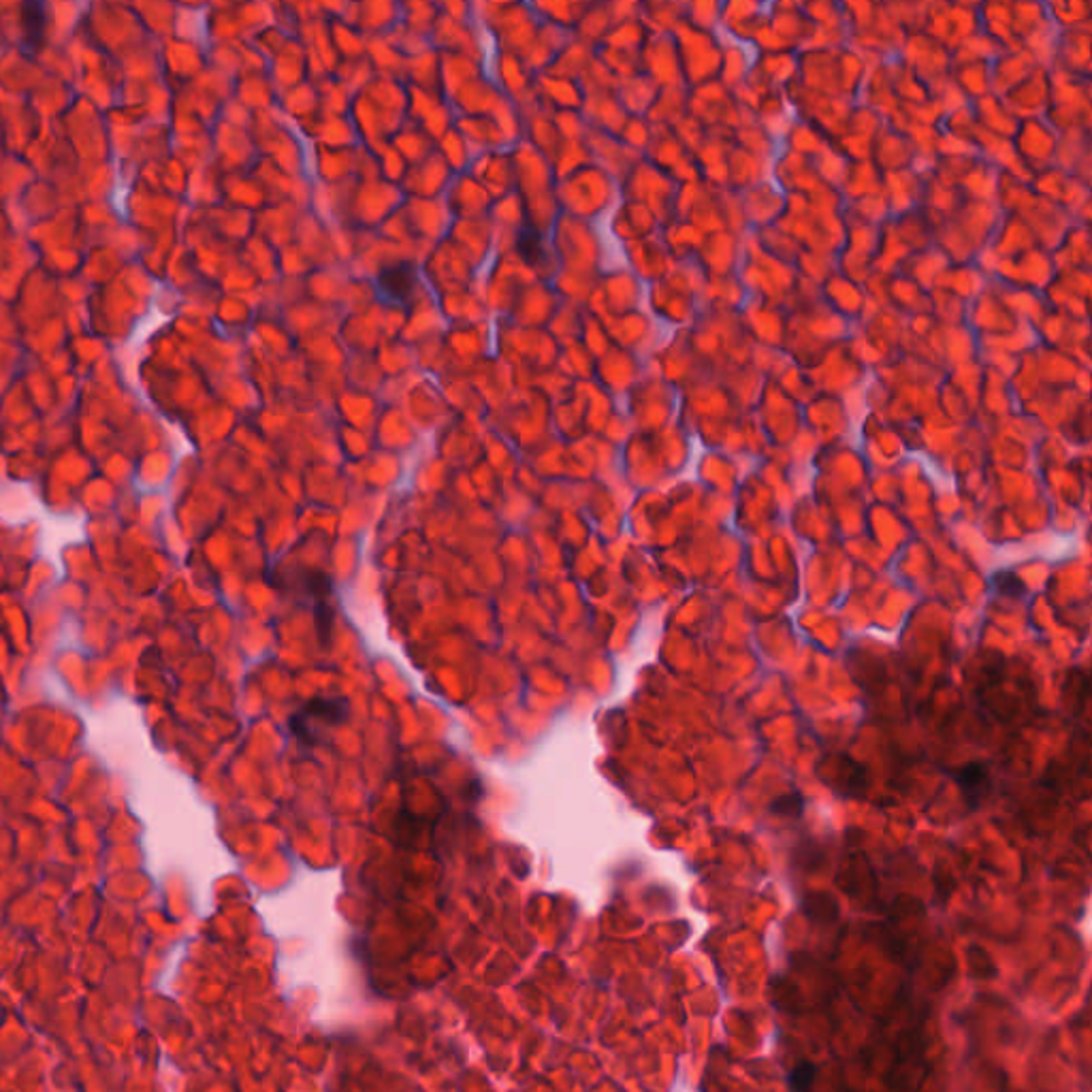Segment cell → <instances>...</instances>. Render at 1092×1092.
Here are the masks:
<instances>
[{"label": "cell", "instance_id": "cell-1", "mask_svg": "<svg viewBox=\"0 0 1092 1092\" xmlns=\"http://www.w3.org/2000/svg\"><path fill=\"white\" fill-rule=\"evenodd\" d=\"M348 713L350 706L346 698L318 695V698H312L304 706H299L291 717V722H288V727H291V732L297 736L299 743L316 745L318 738L327 730L344 723L348 720Z\"/></svg>", "mask_w": 1092, "mask_h": 1092}, {"label": "cell", "instance_id": "cell-2", "mask_svg": "<svg viewBox=\"0 0 1092 1092\" xmlns=\"http://www.w3.org/2000/svg\"><path fill=\"white\" fill-rule=\"evenodd\" d=\"M416 267L408 261H398L384 267L378 277V286L384 297L395 304H408L416 288Z\"/></svg>", "mask_w": 1092, "mask_h": 1092}, {"label": "cell", "instance_id": "cell-3", "mask_svg": "<svg viewBox=\"0 0 1092 1092\" xmlns=\"http://www.w3.org/2000/svg\"><path fill=\"white\" fill-rule=\"evenodd\" d=\"M19 24H21V43L30 51H37L48 37L49 16L48 5L43 3H24L19 7Z\"/></svg>", "mask_w": 1092, "mask_h": 1092}, {"label": "cell", "instance_id": "cell-4", "mask_svg": "<svg viewBox=\"0 0 1092 1092\" xmlns=\"http://www.w3.org/2000/svg\"><path fill=\"white\" fill-rule=\"evenodd\" d=\"M956 784L962 791V796L969 802V807H980V802L990 794V773L986 766L980 762H971L962 766L956 773Z\"/></svg>", "mask_w": 1092, "mask_h": 1092}, {"label": "cell", "instance_id": "cell-5", "mask_svg": "<svg viewBox=\"0 0 1092 1092\" xmlns=\"http://www.w3.org/2000/svg\"><path fill=\"white\" fill-rule=\"evenodd\" d=\"M517 245H519V252H521L523 259H526V263L538 265V263L544 261L546 254H544L542 235H540V231H538L536 227H533L531 222H526V224H523V227H521Z\"/></svg>", "mask_w": 1092, "mask_h": 1092}, {"label": "cell", "instance_id": "cell-6", "mask_svg": "<svg viewBox=\"0 0 1092 1092\" xmlns=\"http://www.w3.org/2000/svg\"><path fill=\"white\" fill-rule=\"evenodd\" d=\"M816 1077H818V1067L805 1061L791 1069L787 1077V1086L791 1092H809L813 1082H816Z\"/></svg>", "mask_w": 1092, "mask_h": 1092}, {"label": "cell", "instance_id": "cell-7", "mask_svg": "<svg viewBox=\"0 0 1092 1092\" xmlns=\"http://www.w3.org/2000/svg\"><path fill=\"white\" fill-rule=\"evenodd\" d=\"M990 583H992L994 592L1001 594V595H1008V597H1022L1024 595V583L1012 572L994 574Z\"/></svg>", "mask_w": 1092, "mask_h": 1092}]
</instances>
